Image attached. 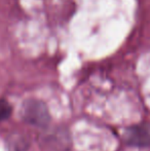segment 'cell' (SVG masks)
Masks as SVG:
<instances>
[{"mask_svg":"<svg viewBox=\"0 0 150 151\" xmlns=\"http://www.w3.org/2000/svg\"><path fill=\"white\" fill-rule=\"evenodd\" d=\"M11 112L12 108L10 104L5 100H0V121L9 118V116L11 115Z\"/></svg>","mask_w":150,"mask_h":151,"instance_id":"3957f363","label":"cell"},{"mask_svg":"<svg viewBox=\"0 0 150 151\" xmlns=\"http://www.w3.org/2000/svg\"><path fill=\"white\" fill-rule=\"evenodd\" d=\"M126 143L132 146H150V124L140 123L128 127L124 135Z\"/></svg>","mask_w":150,"mask_h":151,"instance_id":"7a4b0ae2","label":"cell"},{"mask_svg":"<svg viewBox=\"0 0 150 151\" xmlns=\"http://www.w3.org/2000/svg\"><path fill=\"white\" fill-rule=\"evenodd\" d=\"M22 118L37 127H45L50 121V114L45 103L38 99H27L21 108Z\"/></svg>","mask_w":150,"mask_h":151,"instance_id":"6da1fadb","label":"cell"}]
</instances>
